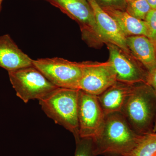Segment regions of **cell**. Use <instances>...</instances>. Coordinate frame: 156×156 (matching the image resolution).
Masks as SVG:
<instances>
[{"label":"cell","mask_w":156,"mask_h":156,"mask_svg":"<svg viewBox=\"0 0 156 156\" xmlns=\"http://www.w3.org/2000/svg\"><path fill=\"white\" fill-rule=\"evenodd\" d=\"M134 85L117 81L115 83L98 95V99L105 114L121 112L126 99L133 90Z\"/></svg>","instance_id":"7c38bea8"},{"label":"cell","mask_w":156,"mask_h":156,"mask_svg":"<svg viewBox=\"0 0 156 156\" xmlns=\"http://www.w3.org/2000/svg\"><path fill=\"white\" fill-rule=\"evenodd\" d=\"M126 12L140 20H145L148 13L151 9L146 0H126Z\"/></svg>","instance_id":"2e32d148"},{"label":"cell","mask_w":156,"mask_h":156,"mask_svg":"<svg viewBox=\"0 0 156 156\" xmlns=\"http://www.w3.org/2000/svg\"><path fill=\"white\" fill-rule=\"evenodd\" d=\"M143 135L132 129L122 113L105 115L102 126L92 138L95 155L129 156Z\"/></svg>","instance_id":"6da1fadb"},{"label":"cell","mask_w":156,"mask_h":156,"mask_svg":"<svg viewBox=\"0 0 156 156\" xmlns=\"http://www.w3.org/2000/svg\"><path fill=\"white\" fill-rule=\"evenodd\" d=\"M77 23L82 37L89 47H100L104 42L92 7L87 0H47Z\"/></svg>","instance_id":"277c9868"},{"label":"cell","mask_w":156,"mask_h":156,"mask_svg":"<svg viewBox=\"0 0 156 156\" xmlns=\"http://www.w3.org/2000/svg\"><path fill=\"white\" fill-rule=\"evenodd\" d=\"M102 9L115 20L126 37L137 35L148 37V29L145 20L132 17L126 11L110 8Z\"/></svg>","instance_id":"5bb4252c"},{"label":"cell","mask_w":156,"mask_h":156,"mask_svg":"<svg viewBox=\"0 0 156 156\" xmlns=\"http://www.w3.org/2000/svg\"><path fill=\"white\" fill-rule=\"evenodd\" d=\"M153 132H154V133H156V119L154 125L153 131Z\"/></svg>","instance_id":"7402d4cb"},{"label":"cell","mask_w":156,"mask_h":156,"mask_svg":"<svg viewBox=\"0 0 156 156\" xmlns=\"http://www.w3.org/2000/svg\"><path fill=\"white\" fill-rule=\"evenodd\" d=\"M79 89L58 88L39 100L42 110L55 123L79 137L78 119Z\"/></svg>","instance_id":"3957f363"},{"label":"cell","mask_w":156,"mask_h":156,"mask_svg":"<svg viewBox=\"0 0 156 156\" xmlns=\"http://www.w3.org/2000/svg\"><path fill=\"white\" fill-rule=\"evenodd\" d=\"M76 148L74 156H96L94 151L93 139L91 137L75 138Z\"/></svg>","instance_id":"e0dca14e"},{"label":"cell","mask_w":156,"mask_h":156,"mask_svg":"<svg viewBox=\"0 0 156 156\" xmlns=\"http://www.w3.org/2000/svg\"><path fill=\"white\" fill-rule=\"evenodd\" d=\"M3 1V0H0V11H1V9H2V4Z\"/></svg>","instance_id":"603a6c76"},{"label":"cell","mask_w":156,"mask_h":156,"mask_svg":"<svg viewBox=\"0 0 156 156\" xmlns=\"http://www.w3.org/2000/svg\"><path fill=\"white\" fill-rule=\"evenodd\" d=\"M101 8H110L126 11V0H95Z\"/></svg>","instance_id":"d6986e66"},{"label":"cell","mask_w":156,"mask_h":156,"mask_svg":"<svg viewBox=\"0 0 156 156\" xmlns=\"http://www.w3.org/2000/svg\"><path fill=\"white\" fill-rule=\"evenodd\" d=\"M129 156H156V133L143 135Z\"/></svg>","instance_id":"9a60e30c"},{"label":"cell","mask_w":156,"mask_h":156,"mask_svg":"<svg viewBox=\"0 0 156 156\" xmlns=\"http://www.w3.org/2000/svg\"><path fill=\"white\" fill-rule=\"evenodd\" d=\"M83 68L79 89L92 95H100L117 82L116 74L109 61L81 62Z\"/></svg>","instance_id":"52a82bcc"},{"label":"cell","mask_w":156,"mask_h":156,"mask_svg":"<svg viewBox=\"0 0 156 156\" xmlns=\"http://www.w3.org/2000/svg\"><path fill=\"white\" fill-rule=\"evenodd\" d=\"M33 64L48 80L58 88L79 89L83 73L81 62L54 57L33 60Z\"/></svg>","instance_id":"8992f818"},{"label":"cell","mask_w":156,"mask_h":156,"mask_svg":"<svg viewBox=\"0 0 156 156\" xmlns=\"http://www.w3.org/2000/svg\"><path fill=\"white\" fill-rule=\"evenodd\" d=\"M151 9H156V0H146Z\"/></svg>","instance_id":"44dd1931"},{"label":"cell","mask_w":156,"mask_h":156,"mask_svg":"<svg viewBox=\"0 0 156 156\" xmlns=\"http://www.w3.org/2000/svg\"><path fill=\"white\" fill-rule=\"evenodd\" d=\"M146 84L150 86L156 92V67L147 72Z\"/></svg>","instance_id":"ffe728a7"},{"label":"cell","mask_w":156,"mask_h":156,"mask_svg":"<svg viewBox=\"0 0 156 156\" xmlns=\"http://www.w3.org/2000/svg\"><path fill=\"white\" fill-rule=\"evenodd\" d=\"M106 45L109 53L108 61L114 69L117 81L130 85L146 83L148 71L142 64L115 45Z\"/></svg>","instance_id":"9c48e42d"},{"label":"cell","mask_w":156,"mask_h":156,"mask_svg":"<svg viewBox=\"0 0 156 156\" xmlns=\"http://www.w3.org/2000/svg\"><path fill=\"white\" fill-rule=\"evenodd\" d=\"M9 75L16 95L25 103L40 100L58 88L34 66L9 72Z\"/></svg>","instance_id":"5b68a950"},{"label":"cell","mask_w":156,"mask_h":156,"mask_svg":"<svg viewBox=\"0 0 156 156\" xmlns=\"http://www.w3.org/2000/svg\"><path fill=\"white\" fill-rule=\"evenodd\" d=\"M105 116L97 96L79 89L78 119L80 137L93 138Z\"/></svg>","instance_id":"ba28073f"},{"label":"cell","mask_w":156,"mask_h":156,"mask_svg":"<svg viewBox=\"0 0 156 156\" xmlns=\"http://www.w3.org/2000/svg\"><path fill=\"white\" fill-rule=\"evenodd\" d=\"M33 60L8 34L0 36V67L8 72L33 66Z\"/></svg>","instance_id":"8fae6325"},{"label":"cell","mask_w":156,"mask_h":156,"mask_svg":"<svg viewBox=\"0 0 156 156\" xmlns=\"http://www.w3.org/2000/svg\"><path fill=\"white\" fill-rule=\"evenodd\" d=\"M148 29L149 38L156 44V9H151L148 13L145 19Z\"/></svg>","instance_id":"ac0fdd59"},{"label":"cell","mask_w":156,"mask_h":156,"mask_svg":"<svg viewBox=\"0 0 156 156\" xmlns=\"http://www.w3.org/2000/svg\"><path fill=\"white\" fill-rule=\"evenodd\" d=\"M155 49H156V44H155Z\"/></svg>","instance_id":"d4e9b609"},{"label":"cell","mask_w":156,"mask_h":156,"mask_svg":"<svg viewBox=\"0 0 156 156\" xmlns=\"http://www.w3.org/2000/svg\"><path fill=\"white\" fill-rule=\"evenodd\" d=\"M121 113L140 135L152 133L156 119V92L144 83L135 84Z\"/></svg>","instance_id":"7a4b0ae2"},{"label":"cell","mask_w":156,"mask_h":156,"mask_svg":"<svg viewBox=\"0 0 156 156\" xmlns=\"http://www.w3.org/2000/svg\"><path fill=\"white\" fill-rule=\"evenodd\" d=\"M126 42L131 55L147 71L156 67V51L153 42L143 35L126 37Z\"/></svg>","instance_id":"4fadbf2b"},{"label":"cell","mask_w":156,"mask_h":156,"mask_svg":"<svg viewBox=\"0 0 156 156\" xmlns=\"http://www.w3.org/2000/svg\"><path fill=\"white\" fill-rule=\"evenodd\" d=\"M92 7L98 29L105 44H112L131 54L127 45L126 37L116 22L99 6L95 0H87Z\"/></svg>","instance_id":"30bf717a"},{"label":"cell","mask_w":156,"mask_h":156,"mask_svg":"<svg viewBox=\"0 0 156 156\" xmlns=\"http://www.w3.org/2000/svg\"><path fill=\"white\" fill-rule=\"evenodd\" d=\"M105 156H123L117 155H105Z\"/></svg>","instance_id":"cb8c5ba5"}]
</instances>
